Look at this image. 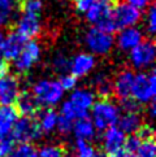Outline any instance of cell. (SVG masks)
<instances>
[{
  "label": "cell",
  "instance_id": "6da1fadb",
  "mask_svg": "<svg viewBox=\"0 0 156 157\" xmlns=\"http://www.w3.org/2000/svg\"><path fill=\"white\" fill-rule=\"evenodd\" d=\"M94 103H95V94L91 90L74 88L72 90L68 100H65L61 105L60 116L76 121L81 117L87 116V112L91 109Z\"/></svg>",
  "mask_w": 156,
  "mask_h": 157
},
{
  "label": "cell",
  "instance_id": "7a4b0ae2",
  "mask_svg": "<svg viewBox=\"0 0 156 157\" xmlns=\"http://www.w3.org/2000/svg\"><path fill=\"white\" fill-rule=\"evenodd\" d=\"M91 122L96 130L104 131L108 127L117 125L121 110L119 105L109 99H100L91 106Z\"/></svg>",
  "mask_w": 156,
  "mask_h": 157
},
{
  "label": "cell",
  "instance_id": "3957f363",
  "mask_svg": "<svg viewBox=\"0 0 156 157\" xmlns=\"http://www.w3.org/2000/svg\"><path fill=\"white\" fill-rule=\"evenodd\" d=\"M115 4V0H98L95 4H92L85 12L86 20L94 27H98V29H102L104 31H117L112 17Z\"/></svg>",
  "mask_w": 156,
  "mask_h": 157
},
{
  "label": "cell",
  "instance_id": "277c9868",
  "mask_svg": "<svg viewBox=\"0 0 156 157\" xmlns=\"http://www.w3.org/2000/svg\"><path fill=\"white\" fill-rule=\"evenodd\" d=\"M156 95V77L151 71H139L134 74L131 99L138 104H150Z\"/></svg>",
  "mask_w": 156,
  "mask_h": 157
},
{
  "label": "cell",
  "instance_id": "5b68a950",
  "mask_svg": "<svg viewBox=\"0 0 156 157\" xmlns=\"http://www.w3.org/2000/svg\"><path fill=\"white\" fill-rule=\"evenodd\" d=\"M31 94L35 96L41 106H52L57 105L64 98L65 91L61 87L59 81L55 79H41L33 86Z\"/></svg>",
  "mask_w": 156,
  "mask_h": 157
},
{
  "label": "cell",
  "instance_id": "8992f818",
  "mask_svg": "<svg viewBox=\"0 0 156 157\" xmlns=\"http://www.w3.org/2000/svg\"><path fill=\"white\" fill-rule=\"evenodd\" d=\"M21 92L18 78L9 71L7 63L0 64V105H13Z\"/></svg>",
  "mask_w": 156,
  "mask_h": 157
},
{
  "label": "cell",
  "instance_id": "52a82bcc",
  "mask_svg": "<svg viewBox=\"0 0 156 157\" xmlns=\"http://www.w3.org/2000/svg\"><path fill=\"white\" fill-rule=\"evenodd\" d=\"M85 44L94 56H104L111 52L115 46L112 33L104 31L98 27H90L85 34Z\"/></svg>",
  "mask_w": 156,
  "mask_h": 157
},
{
  "label": "cell",
  "instance_id": "ba28073f",
  "mask_svg": "<svg viewBox=\"0 0 156 157\" xmlns=\"http://www.w3.org/2000/svg\"><path fill=\"white\" fill-rule=\"evenodd\" d=\"M42 135V131L38 126V122L33 120L31 117H18L14 126L10 131L9 136L13 139V142L18 143H31L38 140Z\"/></svg>",
  "mask_w": 156,
  "mask_h": 157
},
{
  "label": "cell",
  "instance_id": "9c48e42d",
  "mask_svg": "<svg viewBox=\"0 0 156 157\" xmlns=\"http://www.w3.org/2000/svg\"><path fill=\"white\" fill-rule=\"evenodd\" d=\"M156 56V48L152 39H146L130 51V63L135 69H148L152 66Z\"/></svg>",
  "mask_w": 156,
  "mask_h": 157
},
{
  "label": "cell",
  "instance_id": "30bf717a",
  "mask_svg": "<svg viewBox=\"0 0 156 157\" xmlns=\"http://www.w3.org/2000/svg\"><path fill=\"white\" fill-rule=\"evenodd\" d=\"M41 55H42V48L35 40L26 42L25 46L22 47L21 52L18 53V56L13 60L16 71L20 73V74L29 71L39 61Z\"/></svg>",
  "mask_w": 156,
  "mask_h": 157
},
{
  "label": "cell",
  "instance_id": "8fae6325",
  "mask_svg": "<svg viewBox=\"0 0 156 157\" xmlns=\"http://www.w3.org/2000/svg\"><path fill=\"white\" fill-rule=\"evenodd\" d=\"M112 17L116 30H120L124 27L135 26L141 21L142 13L139 9L134 8L127 3H116L113 7Z\"/></svg>",
  "mask_w": 156,
  "mask_h": 157
},
{
  "label": "cell",
  "instance_id": "7c38bea8",
  "mask_svg": "<svg viewBox=\"0 0 156 157\" xmlns=\"http://www.w3.org/2000/svg\"><path fill=\"white\" fill-rule=\"evenodd\" d=\"M42 22L39 14L22 12V16L16 24V31L21 34L25 39H33L41 34Z\"/></svg>",
  "mask_w": 156,
  "mask_h": 157
},
{
  "label": "cell",
  "instance_id": "4fadbf2b",
  "mask_svg": "<svg viewBox=\"0 0 156 157\" xmlns=\"http://www.w3.org/2000/svg\"><path fill=\"white\" fill-rule=\"evenodd\" d=\"M125 142H126V134L119 126L115 125L112 127H108L107 130H104L102 144L105 153L113 155L119 152V151L124 149Z\"/></svg>",
  "mask_w": 156,
  "mask_h": 157
},
{
  "label": "cell",
  "instance_id": "5bb4252c",
  "mask_svg": "<svg viewBox=\"0 0 156 157\" xmlns=\"http://www.w3.org/2000/svg\"><path fill=\"white\" fill-rule=\"evenodd\" d=\"M27 42V39H25L21 34H18L17 31H10L8 34H5L4 40L0 44V51H2L3 57L10 61L14 60L21 52L22 47L25 46V43Z\"/></svg>",
  "mask_w": 156,
  "mask_h": 157
},
{
  "label": "cell",
  "instance_id": "9a60e30c",
  "mask_svg": "<svg viewBox=\"0 0 156 157\" xmlns=\"http://www.w3.org/2000/svg\"><path fill=\"white\" fill-rule=\"evenodd\" d=\"M133 81H134V73L130 69H122L115 77V79L112 81V88L113 94L120 101L131 98Z\"/></svg>",
  "mask_w": 156,
  "mask_h": 157
},
{
  "label": "cell",
  "instance_id": "2e32d148",
  "mask_svg": "<svg viewBox=\"0 0 156 157\" xmlns=\"http://www.w3.org/2000/svg\"><path fill=\"white\" fill-rule=\"evenodd\" d=\"M95 65H96L95 56L91 53L82 52L76 55L73 59H70L69 73L77 78H82L90 74L94 70V68H95Z\"/></svg>",
  "mask_w": 156,
  "mask_h": 157
},
{
  "label": "cell",
  "instance_id": "e0dca14e",
  "mask_svg": "<svg viewBox=\"0 0 156 157\" xmlns=\"http://www.w3.org/2000/svg\"><path fill=\"white\" fill-rule=\"evenodd\" d=\"M142 40H143L142 30L135 26H130V27L120 29L119 34H117V38H116V44L119 46L121 51L130 52L131 49L137 47Z\"/></svg>",
  "mask_w": 156,
  "mask_h": 157
},
{
  "label": "cell",
  "instance_id": "ac0fdd59",
  "mask_svg": "<svg viewBox=\"0 0 156 157\" xmlns=\"http://www.w3.org/2000/svg\"><path fill=\"white\" fill-rule=\"evenodd\" d=\"M16 110L18 112V114L24 117H33L38 114V112L41 110V104L38 103V100L31 92H20L17 100H16Z\"/></svg>",
  "mask_w": 156,
  "mask_h": 157
},
{
  "label": "cell",
  "instance_id": "d6986e66",
  "mask_svg": "<svg viewBox=\"0 0 156 157\" xmlns=\"http://www.w3.org/2000/svg\"><path fill=\"white\" fill-rule=\"evenodd\" d=\"M18 112L13 105H2L0 106V136H8L18 120Z\"/></svg>",
  "mask_w": 156,
  "mask_h": 157
},
{
  "label": "cell",
  "instance_id": "ffe728a7",
  "mask_svg": "<svg viewBox=\"0 0 156 157\" xmlns=\"http://www.w3.org/2000/svg\"><path fill=\"white\" fill-rule=\"evenodd\" d=\"M117 125L125 134L133 135V134H137L142 128L143 122L141 114L135 110V112H125L122 116H120Z\"/></svg>",
  "mask_w": 156,
  "mask_h": 157
},
{
  "label": "cell",
  "instance_id": "44dd1931",
  "mask_svg": "<svg viewBox=\"0 0 156 157\" xmlns=\"http://www.w3.org/2000/svg\"><path fill=\"white\" fill-rule=\"evenodd\" d=\"M95 126L92 125L91 120L88 118L87 116L81 117L76 121H73V128H72V132L74 134V136L77 139L81 140H90L95 136Z\"/></svg>",
  "mask_w": 156,
  "mask_h": 157
},
{
  "label": "cell",
  "instance_id": "7402d4cb",
  "mask_svg": "<svg viewBox=\"0 0 156 157\" xmlns=\"http://www.w3.org/2000/svg\"><path fill=\"white\" fill-rule=\"evenodd\" d=\"M38 126L41 128L42 132H52L53 130H56V125H57V118L59 114L56 110H53L52 108L44 109V110H39L38 112Z\"/></svg>",
  "mask_w": 156,
  "mask_h": 157
},
{
  "label": "cell",
  "instance_id": "603a6c76",
  "mask_svg": "<svg viewBox=\"0 0 156 157\" xmlns=\"http://www.w3.org/2000/svg\"><path fill=\"white\" fill-rule=\"evenodd\" d=\"M94 86L99 96L102 99H108V96L113 92L112 88V79L105 73H98L94 78Z\"/></svg>",
  "mask_w": 156,
  "mask_h": 157
},
{
  "label": "cell",
  "instance_id": "cb8c5ba5",
  "mask_svg": "<svg viewBox=\"0 0 156 157\" xmlns=\"http://www.w3.org/2000/svg\"><path fill=\"white\" fill-rule=\"evenodd\" d=\"M141 138H142V142H141V144H139V147L137 148V151L133 153L131 157H155L156 145H155L154 135L152 136H146V138L141 136Z\"/></svg>",
  "mask_w": 156,
  "mask_h": 157
},
{
  "label": "cell",
  "instance_id": "d4e9b609",
  "mask_svg": "<svg viewBox=\"0 0 156 157\" xmlns=\"http://www.w3.org/2000/svg\"><path fill=\"white\" fill-rule=\"evenodd\" d=\"M14 17L13 0H0V27L7 26Z\"/></svg>",
  "mask_w": 156,
  "mask_h": 157
},
{
  "label": "cell",
  "instance_id": "484cf974",
  "mask_svg": "<svg viewBox=\"0 0 156 157\" xmlns=\"http://www.w3.org/2000/svg\"><path fill=\"white\" fill-rule=\"evenodd\" d=\"M95 153V148L90 144L88 140L77 139L74 144V157H94Z\"/></svg>",
  "mask_w": 156,
  "mask_h": 157
},
{
  "label": "cell",
  "instance_id": "4316f807",
  "mask_svg": "<svg viewBox=\"0 0 156 157\" xmlns=\"http://www.w3.org/2000/svg\"><path fill=\"white\" fill-rule=\"evenodd\" d=\"M9 157H38V151L31 143H20Z\"/></svg>",
  "mask_w": 156,
  "mask_h": 157
},
{
  "label": "cell",
  "instance_id": "83f0119b",
  "mask_svg": "<svg viewBox=\"0 0 156 157\" xmlns=\"http://www.w3.org/2000/svg\"><path fill=\"white\" fill-rule=\"evenodd\" d=\"M38 157H64V148L55 144L44 145L38 151Z\"/></svg>",
  "mask_w": 156,
  "mask_h": 157
},
{
  "label": "cell",
  "instance_id": "f1b7e54d",
  "mask_svg": "<svg viewBox=\"0 0 156 157\" xmlns=\"http://www.w3.org/2000/svg\"><path fill=\"white\" fill-rule=\"evenodd\" d=\"M69 64H70V60L63 53L56 55L52 60V66L55 71L60 73V74H64V73L69 71Z\"/></svg>",
  "mask_w": 156,
  "mask_h": 157
},
{
  "label": "cell",
  "instance_id": "f546056e",
  "mask_svg": "<svg viewBox=\"0 0 156 157\" xmlns=\"http://www.w3.org/2000/svg\"><path fill=\"white\" fill-rule=\"evenodd\" d=\"M43 9L42 0H24L22 4V12L33 13V14H41Z\"/></svg>",
  "mask_w": 156,
  "mask_h": 157
},
{
  "label": "cell",
  "instance_id": "4dcf8cb0",
  "mask_svg": "<svg viewBox=\"0 0 156 157\" xmlns=\"http://www.w3.org/2000/svg\"><path fill=\"white\" fill-rule=\"evenodd\" d=\"M77 79L78 78L74 77L73 74H70V73H64V74L60 75L59 83L61 85L64 91H72V90H74L77 86Z\"/></svg>",
  "mask_w": 156,
  "mask_h": 157
},
{
  "label": "cell",
  "instance_id": "1f68e13d",
  "mask_svg": "<svg viewBox=\"0 0 156 157\" xmlns=\"http://www.w3.org/2000/svg\"><path fill=\"white\" fill-rule=\"evenodd\" d=\"M146 29L150 35H154L156 31V9L154 5H150L146 13Z\"/></svg>",
  "mask_w": 156,
  "mask_h": 157
},
{
  "label": "cell",
  "instance_id": "d6a6232c",
  "mask_svg": "<svg viewBox=\"0 0 156 157\" xmlns=\"http://www.w3.org/2000/svg\"><path fill=\"white\" fill-rule=\"evenodd\" d=\"M14 148L13 139L8 136H0V157H9Z\"/></svg>",
  "mask_w": 156,
  "mask_h": 157
},
{
  "label": "cell",
  "instance_id": "836d02e7",
  "mask_svg": "<svg viewBox=\"0 0 156 157\" xmlns=\"http://www.w3.org/2000/svg\"><path fill=\"white\" fill-rule=\"evenodd\" d=\"M72 128H73V121L66 118V117L59 116L57 118V125H56V130L63 134V135H68L72 132Z\"/></svg>",
  "mask_w": 156,
  "mask_h": 157
},
{
  "label": "cell",
  "instance_id": "e575fe53",
  "mask_svg": "<svg viewBox=\"0 0 156 157\" xmlns=\"http://www.w3.org/2000/svg\"><path fill=\"white\" fill-rule=\"evenodd\" d=\"M98 0H74V5L76 9L81 13H85L86 10L91 7L92 4H95Z\"/></svg>",
  "mask_w": 156,
  "mask_h": 157
},
{
  "label": "cell",
  "instance_id": "d590c367",
  "mask_svg": "<svg viewBox=\"0 0 156 157\" xmlns=\"http://www.w3.org/2000/svg\"><path fill=\"white\" fill-rule=\"evenodd\" d=\"M151 2H152V0H126L127 4L133 5V7L139 9L141 12L143 9H147L150 7V4H151Z\"/></svg>",
  "mask_w": 156,
  "mask_h": 157
},
{
  "label": "cell",
  "instance_id": "8d00e7d4",
  "mask_svg": "<svg viewBox=\"0 0 156 157\" xmlns=\"http://www.w3.org/2000/svg\"><path fill=\"white\" fill-rule=\"evenodd\" d=\"M111 157H131V155L129 152H126L125 149H121V151H119V152L111 155Z\"/></svg>",
  "mask_w": 156,
  "mask_h": 157
},
{
  "label": "cell",
  "instance_id": "74e56055",
  "mask_svg": "<svg viewBox=\"0 0 156 157\" xmlns=\"http://www.w3.org/2000/svg\"><path fill=\"white\" fill-rule=\"evenodd\" d=\"M150 105V110H148V116L151 117V118H155V116H156V105L154 101H151L148 104Z\"/></svg>",
  "mask_w": 156,
  "mask_h": 157
},
{
  "label": "cell",
  "instance_id": "f35d334b",
  "mask_svg": "<svg viewBox=\"0 0 156 157\" xmlns=\"http://www.w3.org/2000/svg\"><path fill=\"white\" fill-rule=\"evenodd\" d=\"M4 36H5V33L2 30V27H0V44H2V42L4 40Z\"/></svg>",
  "mask_w": 156,
  "mask_h": 157
},
{
  "label": "cell",
  "instance_id": "ab89813d",
  "mask_svg": "<svg viewBox=\"0 0 156 157\" xmlns=\"http://www.w3.org/2000/svg\"><path fill=\"white\" fill-rule=\"evenodd\" d=\"M94 157H107V156H105L104 153H95V156H94Z\"/></svg>",
  "mask_w": 156,
  "mask_h": 157
},
{
  "label": "cell",
  "instance_id": "60d3db41",
  "mask_svg": "<svg viewBox=\"0 0 156 157\" xmlns=\"http://www.w3.org/2000/svg\"><path fill=\"white\" fill-rule=\"evenodd\" d=\"M3 63V55H2V51H0V64Z\"/></svg>",
  "mask_w": 156,
  "mask_h": 157
},
{
  "label": "cell",
  "instance_id": "b9f144b4",
  "mask_svg": "<svg viewBox=\"0 0 156 157\" xmlns=\"http://www.w3.org/2000/svg\"><path fill=\"white\" fill-rule=\"evenodd\" d=\"M13 2H21V0H13Z\"/></svg>",
  "mask_w": 156,
  "mask_h": 157
}]
</instances>
